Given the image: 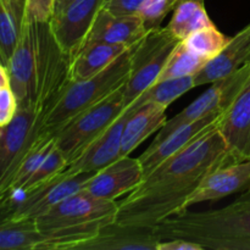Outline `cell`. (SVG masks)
Here are the masks:
<instances>
[{"label": "cell", "mask_w": 250, "mask_h": 250, "mask_svg": "<svg viewBox=\"0 0 250 250\" xmlns=\"http://www.w3.org/2000/svg\"><path fill=\"white\" fill-rule=\"evenodd\" d=\"M0 62H1V63H2V61H1V58H0Z\"/></svg>", "instance_id": "cell-37"}, {"label": "cell", "mask_w": 250, "mask_h": 250, "mask_svg": "<svg viewBox=\"0 0 250 250\" xmlns=\"http://www.w3.org/2000/svg\"><path fill=\"white\" fill-rule=\"evenodd\" d=\"M217 126L144 176L141 185L119 203L115 224L153 229L185 211L186 202L202 181L233 161Z\"/></svg>", "instance_id": "cell-1"}, {"label": "cell", "mask_w": 250, "mask_h": 250, "mask_svg": "<svg viewBox=\"0 0 250 250\" xmlns=\"http://www.w3.org/2000/svg\"><path fill=\"white\" fill-rule=\"evenodd\" d=\"M19 109V102L10 85L0 88V127L11 122Z\"/></svg>", "instance_id": "cell-31"}, {"label": "cell", "mask_w": 250, "mask_h": 250, "mask_svg": "<svg viewBox=\"0 0 250 250\" xmlns=\"http://www.w3.org/2000/svg\"><path fill=\"white\" fill-rule=\"evenodd\" d=\"M55 0H27L23 21L49 22L54 15Z\"/></svg>", "instance_id": "cell-30"}, {"label": "cell", "mask_w": 250, "mask_h": 250, "mask_svg": "<svg viewBox=\"0 0 250 250\" xmlns=\"http://www.w3.org/2000/svg\"><path fill=\"white\" fill-rule=\"evenodd\" d=\"M109 0H73L65 10L54 15L49 27L59 48L72 59L88 42L99 12Z\"/></svg>", "instance_id": "cell-9"}, {"label": "cell", "mask_w": 250, "mask_h": 250, "mask_svg": "<svg viewBox=\"0 0 250 250\" xmlns=\"http://www.w3.org/2000/svg\"><path fill=\"white\" fill-rule=\"evenodd\" d=\"M126 110L125 85L85 111L73 117L54 136L55 146L67 163H72L84 149L104 133Z\"/></svg>", "instance_id": "cell-7"}, {"label": "cell", "mask_w": 250, "mask_h": 250, "mask_svg": "<svg viewBox=\"0 0 250 250\" xmlns=\"http://www.w3.org/2000/svg\"><path fill=\"white\" fill-rule=\"evenodd\" d=\"M54 146H55V139H54V137L45 133H41V136L32 144L29 150L24 155L21 165H20L19 171H17V175L14 183V197L23 187L24 183L29 180V177L38 170V167L45 160L46 156L50 154Z\"/></svg>", "instance_id": "cell-26"}, {"label": "cell", "mask_w": 250, "mask_h": 250, "mask_svg": "<svg viewBox=\"0 0 250 250\" xmlns=\"http://www.w3.org/2000/svg\"><path fill=\"white\" fill-rule=\"evenodd\" d=\"M160 238L151 229L107 224L76 250H156Z\"/></svg>", "instance_id": "cell-17"}, {"label": "cell", "mask_w": 250, "mask_h": 250, "mask_svg": "<svg viewBox=\"0 0 250 250\" xmlns=\"http://www.w3.org/2000/svg\"><path fill=\"white\" fill-rule=\"evenodd\" d=\"M131 71V48L109 67L83 81H67L58 98L45 112L42 133L55 136L73 117L104 100L125 85Z\"/></svg>", "instance_id": "cell-5"}, {"label": "cell", "mask_w": 250, "mask_h": 250, "mask_svg": "<svg viewBox=\"0 0 250 250\" xmlns=\"http://www.w3.org/2000/svg\"><path fill=\"white\" fill-rule=\"evenodd\" d=\"M48 236L42 233L33 220L0 221V250H44Z\"/></svg>", "instance_id": "cell-22"}, {"label": "cell", "mask_w": 250, "mask_h": 250, "mask_svg": "<svg viewBox=\"0 0 250 250\" xmlns=\"http://www.w3.org/2000/svg\"><path fill=\"white\" fill-rule=\"evenodd\" d=\"M250 189V159L231 161L210 172L185 204V211L195 204L219 200Z\"/></svg>", "instance_id": "cell-14"}, {"label": "cell", "mask_w": 250, "mask_h": 250, "mask_svg": "<svg viewBox=\"0 0 250 250\" xmlns=\"http://www.w3.org/2000/svg\"><path fill=\"white\" fill-rule=\"evenodd\" d=\"M146 34V29L138 14L115 15L105 6L95 20L88 42H104L132 48Z\"/></svg>", "instance_id": "cell-19"}, {"label": "cell", "mask_w": 250, "mask_h": 250, "mask_svg": "<svg viewBox=\"0 0 250 250\" xmlns=\"http://www.w3.org/2000/svg\"><path fill=\"white\" fill-rule=\"evenodd\" d=\"M129 110L121 139V158L127 156L141 146L149 136L160 131L166 124V109L163 105L148 103Z\"/></svg>", "instance_id": "cell-20"}, {"label": "cell", "mask_w": 250, "mask_h": 250, "mask_svg": "<svg viewBox=\"0 0 250 250\" xmlns=\"http://www.w3.org/2000/svg\"><path fill=\"white\" fill-rule=\"evenodd\" d=\"M193 88H195L194 76L159 81L146 88L137 99L133 100V103L128 107L142 106L148 103H154V104L168 107V105L172 104L176 99L182 97L185 93Z\"/></svg>", "instance_id": "cell-24"}, {"label": "cell", "mask_w": 250, "mask_h": 250, "mask_svg": "<svg viewBox=\"0 0 250 250\" xmlns=\"http://www.w3.org/2000/svg\"><path fill=\"white\" fill-rule=\"evenodd\" d=\"M229 41V37L220 32L214 24V26L205 27V28L193 32L182 42L197 55L207 60H211L212 58L221 53Z\"/></svg>", "instance_id": "cell-27"}, {"label": "cell", "mask_w": 250, "mask_h": 250, "mask_svg": "<svg viewBox=\"0 0 250 250\" xmlns=\"http://www.w3.org/2000/svg\"><path fill=\"white\" fill-rule=\"evenodd\" d=\"M95 172L67 176L63 172L28 194L6 215L12 220H36L43 216L58 203L83 189Z\"/></svg>", "instance_id": "cell-11"}, {"label": "cell", "mask_w": 250, "mask_h": 250, "mask_svg": "<svg viewBox=\"0 0 250 250\" xmlns=\"http://www.w3.org/2000/svg\"><path fill=\"white\" fill-rule=\"evenodd\" d=\"M117 208L115 200L80 190L34 221L39 231L48 236L45 250H76L103 226L115 222Z\"/></svg>", "instance_id": "cell-4"}, {"label": "cell", "mask_w": 250, "mask_h": 250, "mask_svg": "<svg viewBox=\"0 0 250 250\" xmlns=\"http://www.w3.org/2000/svg\"><path fill=\"white\" fill-rule=\"evenodd\" d=\"M128 49L119 44L88 42L70 60L68 80L83 81L98 75Z\"/></svg>", "instance_id": "cell-21"}, {"label": "cell", "mask_w": 250, "mask_h": 250, "mask_svg": "<svg viewBox=\"0 0 250 250\" xmlns=\"http://www.w3.org/2000/svg\"><path fill=\"white\" fill-rule=\"evenodd\" d=\"M128 115L129 110L126 109L104 133L100 134L84 149L81 155L68 164L62 172L67 176L98 172L121 158L122 132Z\"/></svg>", "instance_id": "cell-15"}, {"label": "cell", "mask_w": 250, "mask_h": 250, "mask_svg": "<svg viewBox=\"0 0 250 250\" xmlns=\"http://www.w3.org/2000/svg\"><path fill=\"white\" fill-rule=\"evenodd\" d=\"M144 0H109L106 9L115 15L137 14Z\"/></svg>", "instance_id": "cell-32"}, {"label": "cell", "mask_w": 250, "mask_h": 250, "mask_svg": "<svg viewBox=\"0 0 250 250\" xmlns=\"http://www.w3.org/2000/svg\"><path fill=\"white\" fill-rule=\"evenodd\" d=\"M151 229L160 241L183 238L204 249L250 250V192L221 209L186 210Z\"/></svg>", "instance_id": "cell-3"}, {"label": "cell", "mask_w": 250, "mask_h": 250, "mask_svg": "<svg viewBox=\"0 0 250 250\" xmlns=\"http://www.w3.org/2000/svg\"><path fill=\"white\" fill-rule=\"evenodd\" d=\"M214 26L205 9L204 0H178L166 27L181 41L198 29Z\"/></svg>", "instance_id": "cell-23"}, {"label": "cell", "mask_w": 250, "mask_h": 250, "mask_svg": "<svg viewBox=\"0 0 250 250\" xmlns=\"http://www.w3.org/2000/svg\"><path fill=\"white\" fill-rule=\"evenodd\" d=\"M73 0H55V7H54V15L59 14L62 10H65ZM53 15V16H54Z\"/></svg>", "instance_id": "cell-36"}, {"label": "cell", "mask_w": 250, "mask_h": 250, "mask_svg": "<svg viewBox=\"0 0 250 250\" xmlns=\"http://www.w3.org/2000/svg\"><path fill=\"white\" fill-rule=\"evenodd\" d=\"M181 39L167 27L146 32V36L131 48V71L125 84L126 107L146 88L156 82Z\"/></svg>", "instance_id": "cell-8"}, {"label": "cell", "mask_w": 250, "mask_h": 250, "mask_svg": "<svg viewBox=\"0 0 250 250\" xmlns=\"http://www.w3.org/2000/svg\"><path fill=\"white\" fill-rule=\"evenodd\" d=\"M67 166V160L60 151V149L55 146L53 150L50 151V154L46 156L45 160L39 166L38 170L29 177V180L24 183L23 187L17 193H21L23 195L28 194L32 190L37 189L38 187L43 186L44 183L49 182L58 175H60Z\"/></svg>", "instance_id": "cell-28"}, {"label": "cell", "mask_w": 250, "mask_h": 250, "mask_svg": "<svg viewBox=\"0 0 250 250\" xmlns=\"http://www.w3.org/2000/svg\"><path fill=\"white\" fill-rule=\"evenodd\" d=\"M250 65V23L229 38L221 53L194 75L195 87L211 84Z\"/></svg>", "instance_id": "cell-18"}, {"label": "cell", "mask_w": 250, "mask_h": 250, "mask_svg": "<svg viewBox=\"0 0 250 250\" xmlns=\"http://www.w3.org/2000/svg\"><path fill=\"white\" fill-rule=\"evenodd\" d=\"M178 0H144L137 14L143 21L146 32L161 27L165 17L173 11Z\"/></svg>", "instance_id": "cell-29"}, {"label": "cell", "mask_w": 250, "mask_h": 250, "mask_svg": "<svg viewBox=\"0 0 250 250\" xmlns=\"http://www.w3.org/2000/svg\"><path fill=\"white\" fill-rule=\"evenodd\" d=\"M217 128L226 142L232 160L250 159V71L222 112Z\"/></svg>", "instance_id": "cell-12"}, {"label": "cell", "mask_w": 250, "mask_h": 250, "mask_svg": "<svg viewBox=\"0 0 250 250\" xmlns=\"http://www.w3.org/2000/svg\"><path fill=\"white\" fill-rule=\"evenodd\" d=\"M156 250H204L200 244L183 238L161 239Z\"/></svg>", "instance_id": "cell-33"}, {"label": "cell", "mask_w": 250, "mask_h": 250, "mask_svg": "<svg viewBox=\"0 0 250 250\" xmlns=\"http://www.w3.org/2000/svg\"><path fill=\"white\" fill-rule=\"evenodd\" d=\"M45 110L38 105H19L10 124L0 129V198L11 202L17 171L24 155L41 136Z\"/></svg>", "instance_id": "cell-6"}, {"label": "cell", "mask_w": 250, "mask_h": 250, "mask_svg": "<svg viewBox=\"0 0 250 250\" xmlns=\"http://www.w3.org/2000/svg\"><path fill=\"white\" fill-rule=\"evenodd\" d=\"M224 111L225 110L211 112L202 119L189 122L185 126H181L180 128L175 129L172 133L164 138L160 143L155 144V146H149L148 149L138 158L142 164V167H143L144 176L151 172L156 166L160 165L166 159L172 156L177 151L182 150L183 148L200 138L203 134L216 127Z\"/></svg>", "instance_id": "cell-16"}, {"label": "cell", "mask_w": 250, "mask_h": 250, "mask_svg": "<svg viewBox=\"0 0 250 250\" xmlns=\"http://www.w3.org/2000/svg\"><path fill=\"white\" fill-rule=\"evenodd\" d=\"M7 85H10L9 71H7L6 65L0 62V88L7 87Z\"/></svg>", "instance_id": "cell-34"}, {"label": "cell", "mask_w": 250, "mask_h": 250, "mask_svg": "<svg viewBox=\"0 0 250 250\" xmlns=\"http://www.w3.org/2000/svg\"><path fill=\"white\" fill-rule=\"evenodd\" d=\"M14 2H15V6H16L17 15H19L20 22H21V26H22L24 20V12H26L27 0H14Z\"/></svg>", "instance_id": "cell-35"}, {"label": "cell", "mask_w": 250, "mask_h": 250, "mask_svg": "<svg viewBox=\"0 0 250 250\" xmlns=\"http://www.w3.org/2000/svg\"><path fill=\"white\" fill-rule=\"evenodd\" d=\"M0 129H1V127H0Z\"/></svg>", "instance_id": "cell-38"}, {"label": "cell", "mask_w": 250, "mask_h": 250, "mask_svg": "<svg viewBox=\"0 0 250 250\" xmlns=\"http://www.w3.org/2000/svg\"><path fill=\"white\" fill-rule=\"evenodd\" d=\"M68 65L70 59L59 48L49 22L23 21L6 65L19 105H38L48 111L67 83Z\"/></svg>", "instance_id": "cell-2"}, {"label": "cell", "mask_w": 250, "mask_h": 250, "mask_svg": "<svg viewBox=\"0 0 250 250\" xmlns=\"http://www.w3.org/2000/svg\"><path fill=\"white\" fill-rule=\"evenodd\" d=\"M209 60L197 55L190 50L182 41L173 49L172 54L168 58L160 77L156 82L170 78H180L186 76H194L207 65Z\"/></svg>", "instance_id": "cell-25"}, {"label": "cell", "mask_w": 250, "mask_h": 250, "mask_svg": "<svg viewBox=\"0 0 250 250\" xmlns=\"http://www.w3.org/2000/svg\"><path fill=\"white\" fill-rule=\"evenodd\" d=\"M143 178L144 172L139 159L127 155L95 172L82 190L102 199L116 200L138 187Z\"/></svg>", "instance_id": "cell-13"}, {"label": "cell", "mask_w": 250, "mask_h": 250, "mask_svg": "<svg viewBox=\"0 0 250 250\" xmlns=\"http://www.w3.org/2000/svg\"><path fill=\"white\" fill-rule=\"evenodd\" d=\"M249 71L250 65L222 78V80L211 83V85L200 97L193 100L180 114L166 121V124L161 127L160 131H158L150 146L160 143L164 138H166L168 134L172 133L175 129L180 128L181 126H185L189 122L202 119V117L207 116L211 112L221 111V110L226 109L241 88L242 83L247 78Z\"/></svg>", "instance_id": "cell-10"}]
</instances>
